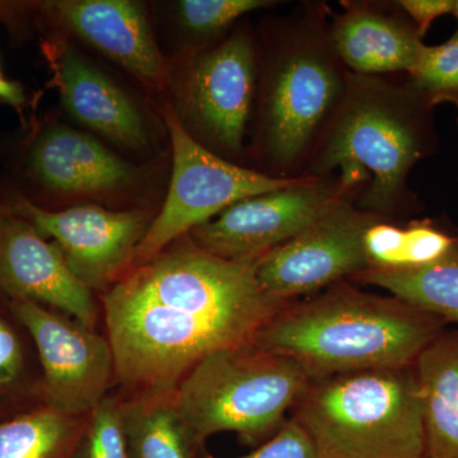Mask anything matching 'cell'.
Wrapping results in <instances>:
<instances>
[{"mask_svg": "<svg viewBox=\"0 0 458 458\" xmlns=\"http://www.w3.org/2000/svg\"><path fill=\"white\" fill-rule=\"evenodd\" d=\"M333 14L334 44L351 73L411 74L427 45L397 2L344 0Z\"/></svg>", "mask_w": 458, "mask_h": 458, "instance_id": "14", "label": "cell"}, {"mask_svg": "<svg viewBox=\"0 0 458 458\" xmlns=\"http://www.w3.org/2000/svg\"><path fill=\"white\" fill-rule=\"evenodd\" d=\"M313 381L298 361L250 343L204 357L177 386L174 401L199 441L233 432L259 447L278 432Z\"/></svg>", "mask_w": 458, "mask_h": 458, "instance_id": "6", "label": "cell"}, {"mask_svg": "<svg viewBox=\"0 0 458 458\" xmlns=\"http://www.w3.org/2000/svg\"><path fill=\"white\" fill-rule=\"evenodd\" d=\"M31 165L45 186L65 194H111L129 188L138 177L137 167L66 126H53L41 135L33 147Z\"/></svg>", "mask_w": 458, "mask_h": 458, "instance_id": "16", "label": "cell"}, {"mask_svg": "<svg viewBox=\"0 0 458 458\" xmlns=\"http://www.w3.org/2000/svg\"><path fill=\"white\" fill-rule=\"evenodd\" d=\"M102 304L114 379L138 396L174 393L204 357L251 343L288 303L262 291L256 261L218 258L186 234L123 274Z\"/></svg>", "mask_w": 458, "mask_h": 458, "instance_id": "1", "label": "cell"}, {"mask_svg": "<svg viewBox=\"0 0 458 458\" xmlns=\"http://www.w3.org/2000/svg\"><path fill=\"white\" fill-rule=\"evenodd\" d=\"M13 309L40 355L47 405L69 417H87L114 379L106 337L31 301H14Z\"/></svg>", "mask_w": 458, "mask_h": 458, "instance_id": "11", "label": "cell"}, {"mask_svg": "<svg viewBox=\"0 0 458 458\" xmlns=\"http://www.w3.org/2000/svg\"><path fill=\"white\" fill-rule=\"evenodd\" d=\"M73 458H129L122 399L107 394L89 412Z\"/></svg>", "mask_w": 458, "mask_h": 458, "instance_id": "24", "label": "cell"}, {"mask_svg": "<svg viewBox=\"0 0 458 458\" xmlns=\"http://www.w3.org/2000/svg\"><path fill=\"white\" fill-rule=\"evenodd\" d=\"M165 119L174 162L170 189L161 212L150 222L137 247L131 270L147 264L231 205L288 188L302 177L276 179L242 167L194 140L176 114L168 111Z\"/></svg>", "mask_w": 458, "mask_h": 458, "instance_id": "7", "label": "cell"}, {"mask_svg": "<svg viewBox=\"0 0 458 458\" xmlns=\"http://www.w3.org/2000/svg\"><path fill=\"white\" fill-rule=\"evenodd\" d=\"M22 349L16 334L0 318V386L9 385L22 369Z\"/></svg>", "mask_w": 458, "mask_h": 458, "instance_id": "28", "label": "cell"}, {"mask_svg": "<svg viewBox=\"0 0 458 458\" xmlns=\"http://www.w3.org/2000/svg\"><path fill=\"white\" fill-rule=\"evenodd\" d=\"M452 16H454L458 22V0H454V9H452Z\"/></svg>", "mask_w": 458, "mask_h": 458, "instance_id": "30", "label": "cell"}, {"mask_svg": "<svg viewBox=\"0 0 458 458\" xmlns=\"http://www.w3.org/2000/svg\"><path fill=\"white\" fill-rule=\"evenodd\" d=\"M349 282L378 286L443 322L458 324V241L447 254L424 267L367 270Z\"/></svg>", "mask_w": 458, "mask_h": 458, "instance_id": "20", "label": "cell"}, {"mask_svg": "<svg viewBox=\"0 0 458 458\" xmlns=\"http://www.w3.org/2000/svg\"><path fill=\"white\" fill-rule=\"evenodd\" d=\"M386 219L343 199L284 245L256 261L262 291L283 303L318 293L369 269L364 252L367 229ZM390 221V219H388Z\"/></svg>", "mask_w": 458, "mask_h": 458, "instance_id": "10", "label": "cell"}, {"mask_svg": "<svg viewBox=\"0 0 458 458\" xmlns=\"http://www.w3.org/2000/svg\"><path fill=\"white\" fill-rule=\"evenodd\" d=\"M409 75L432 106L452 104L458 111V30L443 44L427 45Z\"/></svg>", "mask_w": 458, "mask_h": 458, "instance_id": "23", "label": "cell"}, {"mask_svg": "<svg viewBox=\"0 0 458 458\" xmlns=\"http://www.w3.org/2000/svg\"><path fill=\"white\" fill-rule=\"evenodd\" d=\"M397 4L411 20L423 38L434 21L452 14L454 9V0H397Z\"/></svg>", "mask_w": 458, "mask_h": 458, "instance_id": "27", "label": "cell"}, {"mask_svg": "<svg viewBox=\"0 0 458 458\" xmlns=\"http://www.w3.org/2000/svg\"><path fill=\"white\" fill-rule=\"evenodd\" d=\"M258 82V42L247 27L192 55L183 81V114L194 140L223 157L245 150Z\"/></svg>", "mask_w": 458, "mask_h": 458, "instance_id": "8", "label": "cell"}, {"mask_svg": "<svg viewBox=\"0 0 458 458\" xmlns=\"http://www.w3.org/2000/svg\"><path fill=\"white\" fill-rule=\"evenodd\" d=\"M418 458H430V457H428V456H426V454H424V456L418 457Z\"/></svg>", "mask_w": 458, "mask_h": 458, "instance_id": "31", "label": "cell"}, {"mask_svg": "<svg viewBox=\"0 0 458 458\" xmlns=\"http://www.w3.org/2000/svg\"><path fill=\"white\" fill-rule=\"evenodd\" d=\"M89 415L69 417L45 405L3 421L0 458H73Z\"/></svg>", "mask_w": 458, "mask_h": 458, "instance_id": "22", "label": "cell"}, {"mask_svg": "<svg viewBox=\"0 0 458 458\" xmlns=\"http://www.w3.org/2000/svg\"><path fill=\"white\" fill-rule=\"evenodd\" d=\"M434 108L409 74L349 72L304 176L336 174L358 208L401 223L423 208L409 186L412 168L441 149Z\"/></svg>", "mask_w": 458, "mask_h": 458, "instance_id": "2", "label": "cell"}, {"mask_svg": "<svg viewBox=\"0 0 458 458\" xmlns=\"http://www.w3.org/2000/svg\"><path fill=\"white\" fill-rule=\"evenodd\" d=\"M333 14L325 2H301L267 21L256 38L252 149L262 174L304 176L313 148L342 102L349 71L334 44Z\"/></svg>", "mask_w": 458, "mask_h": 458, "instance_id": "3", "label": "cell"}, {"mask_svg": "<svg viewBox=\"0 0 458 458\" xmlns=\"http://www.w3.org/2000/svg\"><path fill=\"white\" fill-rule=\"evenodd\" d=\"M0 99L13 106H21L25 102V95L20 84L5 80L2 73H0Z\"/></svg>", "mask_w": 458, "mask_h": 458, "instance_id": "29", "label": "cell"}, {"mask_svg": "<svg viewBox=\"0 0 458 458\" xmlns=\"http://www.w3.org/2000/svg\"><path fill=\"white\" fill-rule=\"evenodd\" d=\"M457 241L430 219L406 225L381 219L367 229L363 246L369 270H400L438 260Z\"/></svg>", "mask_w": 458, "mask_h": 458, "instance_id": "21", "label": "cell"}, {"mask_svg": "<svg viewBox=\"0 0 458 458\" xmlns=\"http://www.w3.org/2000/svg\"><path fill=\"white\" fill-rule=\"evenodd\" d=\"M293 418L318 458H418L426 454L424 406L414 366L315 379Z\"/></svg>", "mask_w": 458, "mask_h": 458, "instance_id": "5", "label": "cell"}, {"mask_svg": "<svg viewBox=\"0 0 458 458\" xmlns=\"http://www.w3.org/2000/svg\"><path fill=\"white\" fill-rule=\"evenodd\" d=\"M412 366L423 397L426 456L458 458V331L439 334Z\"/></svg>", "mask_w": 458, "mask_h": 458, "instance_id": "18", "label": "cell"}, {"mask_svg": "<svg viewBox=\"0 0 458 458\" xmlns=\"http://www.w3.org/2000/svg\"><path fill=\"white\" fill-rule=\"evenodd\" d=\"M129 458H200L199 441L181 415L174 393L122 399Z\"/></svg>", "mask_w": 458, "mask_h": 458, "instance_id": "19", "label": "cell"}, {"mask_svg": "<svg viewBox=\"0 0 458 458\" xmlns=\"http://www.w3.org/2000/svg\"><path fill=\"white\" fill-rule=\"evenodd\" d=\"M60 92L68 113L87 128L123 146L148 144L143 116L131 98L96 66L68 49L57 64Z\"/></svg>", "mask_w": 458, "mask_h": 458, "instance_id": "17", "label": "cell"}, {"mask_svg": "<svg viewBox=\"0 0 458 458\" xmlns=\"http://www.w3.org/2000/svg\"><path fill=\"white\" fill-rule=\"evenodd\" d=\"M352 192L336 174L302 176L288 188L231 205L189 236L225 260L255 262L311 225Z\"/></svg>", "mask_w": 458, "mask_h": 458, "instance_id": "9", "label": "cell"}, {"mask_svg": "<svg viewBox=\"0 0 458 458\" xmlns=\"http://www.w3.org/2000/svg\"><path fill=\"white\" fill-rule=\"evenodd\" d=\"M200 458H216L207 450ZM238 458H318L309 436L293 418L288 419L282 428L267 442L256 447L251 454Z\"/></svg>", "mask_w": 458, "mask_h": 458, "instance_id": "26", "label": "cell"}, {"mask_svg": "<svg viewBox=\"0 0 458 458\" xmlns=\"http://www.w3.org/2000/svg\"><path fill=\"white\" fill-rule=\"evenodd\" d=\"M18 210L42 237L53 238L69 269L89 291H107L131 270L150 225L140 210L120 212L98 205L47 212L22 199Z\"/></svg>", "mask_w": 458, "mask_h": 458, "instance_id": "12", "label": "cell"}, {"mask_svg": "<svg viewBox=\"0 0 458 458\" xmlns=\"http://www.w3.org/2000/svg\"><path fill=\"white\" fill-rule=\"evenodd\" d=\"M457 126H458V113H457V119H456Z\"/></svg>", "mask_w": 458, "mask_h": 458, "instance_id": "32", "label": "cell"}, {"mask_svg": "<svg viewBox=\"0 0 458 458\" xmlns=\"http://www.w3.org/2000/svg\"><path fill=\"white\" fill-rule=\"evenodd\" d=\"M0 288L14 301L49 304L92 330L98 322L92 291L75 278L60 247L9 216H0Z\"/></svg>", "mask_w": 458, "mask_h": 458, "instance_id": "13", "label": "cell"}, {"mask_svg": "<svg viewBox=\"0 0 458 458\" xmlns=\"http://www.w3.org/2000/svg\"><path fill=\"white\" fill-rule=\"evenodd\" d=\"M274 0H182L177 4L181 23L192 35L208 38L221 35L252 12L274 8Z\"/></svg>", "mask_w": 458, "mask_h": 458, "instance_id": "25", "label": "cell"}, {"mask_svg": "<svg viewBox=\"0 0 458 458\" xmlns=\"http://www.w3.org/2000/svg\"><path fill=\"white\" fill-rule=\"evenodd\" d=\"M442 325L399 298L367 293L343 280L302 302L285 304L251 344L292 358L318 379L412 366Z\"/></svg>", "mask_w": 458, "mask_h": 458, "instance_id": "4", "label": "cell"}, {"mask_svg": "<svg viewBox=\"0 0 458 458\" xmlns=\"http://www.w3.org/2000/svg\"><path fill=\"white\" fill-rule=\"evenodd\" d=\"M51 16L150 86H164L165 64L144 9L126 0L49 3Z\"/></svg>", "mask_w": 458, "mask_h": 458, "instance_id": "15", "label": "cell"}]
</instances>
